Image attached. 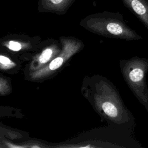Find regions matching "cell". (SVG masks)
I'll list each match as a JSON object with an SVG mask.
<instances>
[{
    "instance_id": "5b68a950",
    "label": "cell",
    "mask_w": 148,
    "mask_h": 148,
    "mask_svg": "<svg viewBox=\"0 0 148 148\" xmlns=\"http://www.w3.org/2000/svg\"><path fill=\"white\" fill-rule=\"evenodd\" d=\"M128 9L148 29V0H121Z\"/></svg>"
},
{
    "instance_id": "277c9868",
    "label": "cell",
    "mask_w": 148,
    "mask_h": 148,
    "mask_svg": "<svg viewBox=\"0 0 148 148\" xmlns=\"http://www.w3.org/2000/svg\"><path fill=\"white\" fill-rule=\"evenodd\" d=\"M76 0H38V10L39 13H53L64 14Z\"/></svg>"
},
{
    "instance_id": "8992f818",
    "label": "cell",
    "mask_w": 148,
    "mask_h": 148,
    "mask_svg": "<svg viewBox=\"0 0 148 148\" xmlns=\"http://www.w3.org/2000/svg\"><path fill=\"white\" fill-rule=\"evenodd\" d=\"M58 52L56 46H50L45 49L39 56L37 61V64L32 67L35 71L38 70L42 68L43 65L46 64L50 60H53V57L56 56V54Z\"/></svg>"
},
{
    "instance_id": "6da1fadb",
    "label": "cell",
    "mask_w": 148,
    "mask_h": 148,
    "mask_svg": "<svg viewBox=\"0 0 148 148\" xmlns=\"http://www.w3.org/2000/svg\"><path fill=\"white\" fill-rule=\"evenodd\" d=\"M80 25L92 32L111 37L128 40L142 39L126 24L119 12L103 11L91 14L82 20Z\"/></svg>"
},
{
    "instance_id": "3957f363",
    "label": "cell",
    "mask_w": 148,
    "mask_h": 148,
    "mask_svg": "<svg viewBox=\"0 0 148 148\" xmlns=\"http://www.w3.org/2000/svg\"><path fill=\"white\" fill-rule=\"evenodd\" d=\"M80 47V43L74 40L64 42L62 50L60 54L53 58L49 64L38 70L34 71L31 74L32 79H40L49 76L75 54L79 50Z\"/></svg>"
},
{
    "instance_id": "7a4b0ae2",
    "label": "cell",
    "mask_w": 148,
    "mask_h": 148,
    "mask_svg": "<svg viewBox=\"0 0 148 148\" xmlns=\"http://www.w3.org/2000/svg\"><path fill=\"white\" fill-rule=\"evenodd\" d=\"M121 70L130 88L148 112V89L146 82L148 59L134 57L123 61Z\"/></svg>"
},
{
    "instance_id": "52a82bcc",
    "label": "cell",
    "mask_w": 148,
    "mask_h": 148,
    "mask_svg": "<svg viewBox=\"0 0 148 148\" xmlns=\"http://www.w3.org/2000/svg\"><path fill=\"white\" fill-rule=\"evenodd\" d=\"M102 109L104 113L113 119H117L118 120H123L124 109L110 102H105L102 105Z\"/></svg>"
},
{
    "instance_id": "9c48e42d",
    "label": "cell",
    "mask_w": 148,
    "mask_h": 148,
    "mask_svg": "<svg viewBox=\"0 0 148 148\" xmlns=\"http://www.w3.org/2000/svg\"><path fill=\"white\" fill-rule=\"evenodd\" d=\"M0 61H1V64L2 68H9L13 64L12 61L9 58H8L6 57L3 56H1Z\"/></svg>"
},
{
    "instance_id": "ba28073f",
    "label": "cell",
    "mask_w": 148,
    "mask_h": 148,
    "mask_svg": "<svg viewBox=\"0 0 148 148\" xmlns=\"http://www.w3.org/2000/svg\"><path fill=\"white\" fill-rule=\"evenodd\" d=\"M7 47L13 51H19L21 49V45L16 41H10L8 42Z\"/></svg>"
}]
</instances>
